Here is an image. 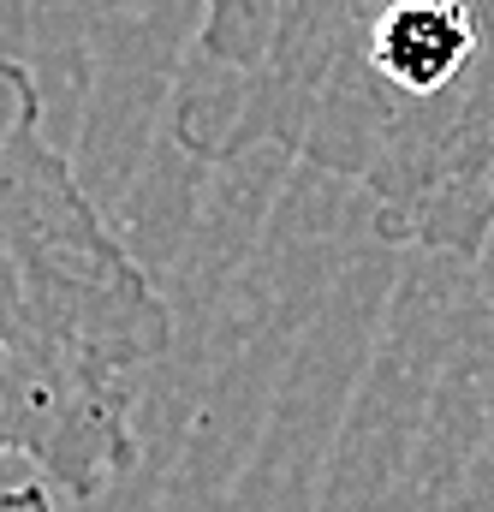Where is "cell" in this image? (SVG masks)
Masks as SVG:
<instances>
[{
	"mask_svg": "<svg viewBox=\"0 0 494 512\" xmlns=\"http://www.w3.org/2000/svg\"><path fill=\"white\" fill-rule=\"evenodd\" d=\"M167 126L197 161L280 149L364 191L381 239L494 245V0H203Z\"/></svg>",
	"mask_w": 494,
	"mask_h": 512,
	"instance_id": "6da1fadb",
	"label": "cell"
},
{
	"mask_svg": "<svg viewBox=\"0 0 494 512\" xmlns=\"http://www.w3.org/2000/svg\"><path fill=\"white\" fill-rule=\"evenodd\" d=\"M173 310L48 137L36 78L0 60V459L96 501L137 465L131 376Z\"/></svg>",
	"mask_w": 494,
	"mask_h": 512,
	"instance_id": "7a4b0ae2",
	"label": "cell"
},
{
	"mask_svg": "<svg viewBox=\"0 0 494 512\" xmlns=\"http://www.w3.org/2000/svg\"><path fill=\"white\" fill-rule=\"evenodd\" d=\"M0 512H54L42 483H18V489H0Z\"/></svg>",
	"mask_w": 494,
	"mask_h": 512,
	"instance_id": "3957f363",
	"label": "cell"
}]
</instances>
